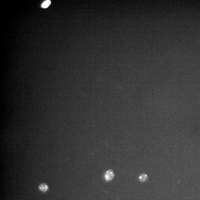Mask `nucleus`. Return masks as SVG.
I'll use <instances>...</instances> for the list:
<instances>
[{
  "mask_svg": "<svg viewBox=\"0 0 200 200\" xmlns=\"http://www.w3.org/2000/svg\"><path fill=\"white\" fill-rule=\"evenodd\" d=\"M76 5V2L75 1H70L69 2H67L62 7V10L65 12H70L73 9H74V7Z\"/></svg>",
  "mask_w": 200,
  "mask_h": 200,
  "instance_id": "obj_1",
  "label": "nucleus"
}]
</instances>
